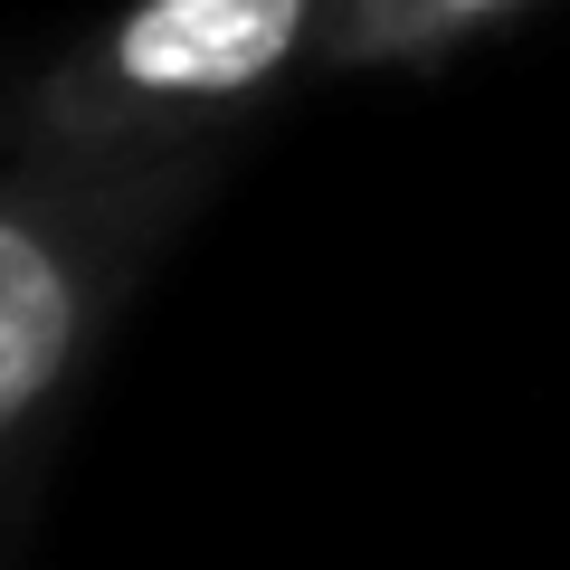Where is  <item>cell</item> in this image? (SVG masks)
Returning <instances> with one entry per match:
<instances>
[{
    "mask_svg": "<svg viewBox=\"0 0 570 570\" xmlns=\"http://www.w3.org/2000/svg\"><path fill=\"white\" fill-rule=\"evenodd\" d=\"M209 181V153H58L0 163V542L29 523L134 276Z\"/></svg>",
    "mask_w": 570,
    "mask_h": 570,
    "instance_id": "cell-1",
    "label": "cell"
},
{
    "mask_svg": "<svg viewBox=\"0 0 570 570\" xmlns=\"http://www.w3.org/2000/svg\"><path fill=\"white\" fill-rule=\"evenodd\" d=\"M513 10H532V0H343L333 58L343 67H428L448 48H466L475 29L513 20Z\"/></svg>",
    "mask_w": 570,
    "mask_h": 570,
    "instance_id": "cell-3",
    "label": "cell"
},
{
    "mask_svg": "<svg viewBox=\"0 0 570 570\" xmlns=\"http://www.w3.org/2000/svg\"><path fill=\"white\" fill-rule=\"evenodd\" d=\"M343 39V0H134L39 77L29 142L58 153H209L238 115Z\"/></svg>",
    "mask_w": 570,
    "mask_h": 570,
    "instance_id": "cell-2",
    "label": "cell"
}]
</instances>
